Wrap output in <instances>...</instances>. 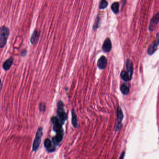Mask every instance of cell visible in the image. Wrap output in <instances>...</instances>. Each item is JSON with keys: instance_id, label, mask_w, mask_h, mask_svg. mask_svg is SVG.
<instances>
[{"instance_id": "1", "label": "cell", "mask_w": 159, "mask_h": 159, "mask_svg": "<svg viewBox=\"0 0 159 159\" xmlns=\"http://www.w3.org/2000/svg\"><path fill=\"white\" fill-rule=\"evenodd\" d=\"M9 32V28L5 26L0 28V48H4L6 45Z\"/></svg>"}, {"instance_id": "2", "label": "cell", "mask_w": 159, "mask_h": 159, "mask_svg": "<svg viewBox=\"0 0 159 159\" xmlns=\"http://www.w3.org/2000/svg\"><path fill=\"white\" fill-rule=\"evenodd\" d=\"M64 106L63 102L61 100L59 101L57 103V115L60 120L63 123L68 118V115L64 109Z\"/></svg>"}, {"instance_id": "3", "label": "cell", "mask_w": 159, "mask_h": 159, "mask_svg": "<svg viewBox=\"0 0 159 159\" xmlns=\"http://www.w3.org/2000/svg\"><path fill=\"white\" fill-rule=\"evenodd\" d=\"M43 135V129L41 127L38 128L33 144V150L36 151L39 148L41 142V138Z\"/></svg>"}, {"instance_id": "4", "label": "cell", "mask_w": 159, "mask_h": 159, "mask_svg": "<svg viewBox=\"0 0 159 159\" xmlns=\"http://www.w3.org/2000/svg\"><path fill=\"white\" fill-rule=\"evenodd\" d=\"M159 45V33L156 35V40L150 45L148 48V54L149 55H152L156 51Z\"/></svg>"}, {"instance_id": "5", "label": "cell", "mask_w": 159, "mask_h": 159, "mask_svg": "<svg viewBox=\"0 0 159 159\" xmlns=\"http://www.w3.org/2000/svg\"><path fill=\"white\" fill-rule=\"evenodd\" d=\"M159 23V12L155 14L151 19L148 27V29L150 31H153L155 30L156 25Z\"/></svg>"}, {"instance_id": "6", "label": "cell", "mask_w": 159, "mask_h": 159, "mask_svg": "<svg viewBox=\"0 0 159 159\" xmlns=\"http://www.w3.org/2000/svg\"><path fill=\"white\" fill-rule=\"evenodd\" d=\"M124 117L123 112L120 107H119L117 110V120L116 126V131H118L121 129L122 125L121 122Z\"/></svg>"}, {"instance_id": "7", "label": "cell", "mask_w": 159, "mask_h": 159, "mask_svg": "<svg viewBox=\"0 0 159 159\" xmlns=\"http://www.w3.org/2000/svg\"><path fill=\"white\" fill-rule=\"evenodd\" d=\"M64 136V132L63 130L57 133V134L53 138L52 142L54 145H58L61 143L63 139Z\"/></svg>"}, {"instance_id": "8", "label": "cell", "mask_w": 159, "mask_h": 159, "mask_svg": "<svg viewBox=\"0 0 159 159\" xmlns=\"http://www.w3.org/2000/svg\"><path fill=\"white\" fill-rule=\"evenodd\" d=\"M107 58L104 55L100 57L97 61V66L100 69H104L107 67Z\"/></svg>"}, {"instance_id": "9", "label": "cell", "mask_w": 159, "mask_h": 159, "mask_svg": "<svg viewBox=\"0 0 159 159\" xmlns=\"http://www.w3.org/2000/svg\"><path fill=\"white\" fill-rule=\"evenodd\" d=\"M111 41L109 38H107L104 41L102 45V48L103 51L105 52H109L112 49Z\"/></svg>"}, {"instance_id": "10", "label": "cell", "mask_w": 159, "mask_h": 159, "mask_svg": "<svg viewBox=\"0 0 159 159\" xmlns=\"http://www.w3.org/2000/svg\"><path fill=\"white\" fill-rule=\"evenodd\" d=\"M44 145L45 148L49 152H53L55 151V147L52 141H50L49 139H46L44 143Z\"/></svg>"}, {"instance_id": "11", "label": "cell", "mask_w": 159, "mask_h": 159, "mask_svg": "<svg viewBox=\"0 0 159 159\" xmlns=\"http://www.w3.org/2000/svg\"><path fill=\"white\" fill-rule=\"evenodd\" d=\"M40 35V32L37 30H34V32L32 34V36L30 38V42L33 44L34 45L37 43L38 41V39Z\"/></svg>"}, {"instance_id": "12", "label": "cell", "mask_w": 159, "mask_h": 159, "mask_svg": "<svg viewBox=\"0 0 159 159\" xmlns=\"http://www.w3.org/2000/svg\"><path fill=\"white\" fill-rule=\"evenodd\" d=\"M126 68L127 70V72L128 74L130 77L131 78L133 73V66L132 61L130 60H127L126 61Z\"/></svg>"}, {"instance_id": "13", "label": "cell", "mask_w": 159, "mask_h": 159, "mask_svg": "<svg viewBox=\"0 0 159 159\" xmlns=\"http://www.w3.org/2000/svg\"><path fill=\"white\" fill-rule=\"evenodd\" d=\"M13 61L14 59L12 57H10L5 61L4 63L3 64V68L4 70L5 71L9 70L13 64Z\"/></svg>"}, {"instance_id": "14", "label": "cell", "mask_w": 159, "mask_h": 159, "mask_svg": "<svg viewBox=\"0 0 159 159\" xmlns=\"http://www.w3.org/2000/svg\"><path fill=\"white\" fill-rule=\"evenodd\" d=\"M72 124L75 128H77L78 126L77 117L74 110L72 111Z\"/></svg>"}, {"instance_id": "15", "label": "cell", "mask_w": 159, "mask_h": 159, "mask_svg": "<svg viewBox=\"0 0 159 159\" xmlns=\"http://www.w3.org/2000/svg\"><path fill=\"white\" fill-rule=\"evenodd\" d=\"M63 124V123L61 121L54 124V126H53V129L54 130V131L58 133V132H60L62 130H63L62 129V126Z\"/></svg>"}, {"instance_id": "16", "label": "cell", "mask_w": 159, "mask_h": 159, "mask_svg": "<svg viewBox=\"0 0 159 159\" xmlns=\"http://www.w3.org/2000/svg\"><path fill=\"white\" fill-rule=\"evenodd\" d=\"M119 6L120 5L119 2H115L113 3L111 5L112 10L115 14H118L119 12Z\"/></svg>"}, {"instance_id": "17", "label": "cell", "mask_w": 159, "mask_h": 159, "mask_svg": "<svg viewBox=\"0 0 159 159\" xmlns=\"http://www.w3.org/2000/svg\"><path fill=\"white\" fill-rule=\"evenodd\" d=\"M120 77L122 78V79L123 81H124L125 82H128L131 79V78L130 77L127 72L124 70L121 71V74H120Z\"/></svg>"}, {"instance_id": "18", "label": "cell", "mask_w": 159, "mask_h": 159, "mask_svg": "<svg viewBox=\"0 0 159 159\" xmlns=\"http://www.w3.org/2000/svg\"><path fill=\"white\" fill-rule=\"evenodd\" d=\"M120 91L124 95H127L129 92V89L126 84H122L120 86Z\"/></svg>"}, {"instance_id": "19", "label": "cell", "mask_w": 159, "mask_h": 159, "mask_svg": "<svg viewBox=\"0 0 159 159\" xmlns=\"http://www.w3.org/2000/svg\"><path fill=\"white\" fill-rule=\"evenodd\" d=\"M100 20H101V19H100V16L98 15L97 17H96V18L95 23L93 24V30H96L97 29H98L99 27H100Z\"/></svg>"}, {"instance_id": "20", "label": "cell", "mask_w": 159, "mask_h": 159, "mask_svg": "<svg viewBox=\"0 0 159 159\" xmlns=\"http://www.w3.org/2000/svg\"><path fill=\"white\" fill-rule=\"evenodd\" d=\"M108 6V2L106 0H102L100 2L99 8V9H104Z\"/></svg>"}, {"instance_id": "21", "label": "cell", "mask_w": 159, "mask_h": 159, "mask_svg": "<svg viewBox=\"0 0 159 159\" xmlns=\"http://www.w3.org/2000/svg\"><path fill=\"white\" fill-rule=\"evenodd\" d=\"M46 109V106L45 103L44 102H41L39 104V110L41 112H44Z\"/></svg>"}, {"instance_id": "22", "label": "cell", "mask_w": 159, "mask_h": 159, "mask_svg": "<svg viewBox=\"0 0 159 159\" xmlns=\"http://www.w3.org/2000/svg\"><path fill=\"white\" fill-rule=\"evenodd\" d=\"M27 50H25V49H23V50L21 51V52L20 53V55H21V56L25 57V56L27 55Z\"/></svg>"}, {"instance_id": "23", "label": "cell", "mask_w": 159, "mask_h": 159, "mask_svg": "<svg viewBox=\"0 0 159 159\" xmlns=\"http://www.w3.org/2000/svg\"><path fill=\"white\" fill-rule=\"evenodd\" d=\"M125 152H123L122 154L120 155V157L119 159H124L125 157Z\"/></svg>"}, {"instance_id": "24", "label": "cell", "mask_w": 159, "mask_h": 159, "mask_svg": "<svg viewBox=\"0 0 159 159\" xmlns=\"http://www.w3.org/2000/svg\"><path fill=\"white\" fill-rule=\"evenodd\" d=\"M122 8L126 2V0H122Z\"/></svg>"}, {"instance_id": "25", "label": "cell", "mask_w": 159, "mask_h": 159, "mask_svg": "<svg viewBox=\"0 0 159 159\" xmlns=\"http://www.w3.org/2000/svg\"><path fill=\"white\" fill-rule=\"evenodd\" d=\"M2 88V82L1 81V80L0 79V91H1Z\"/></svg>"}]
</instances>
